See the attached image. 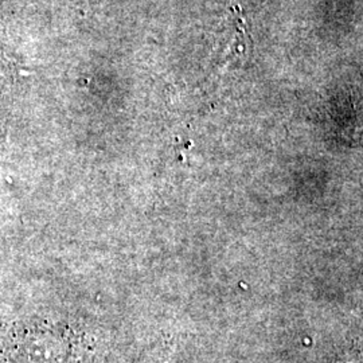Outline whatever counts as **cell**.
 <instances>
[{"mask_svg": "<svg viewBox=\"0 0 363 363\" xmlns=\"http://www.w3.org/2000/svg\"><path fill=\"white\" fill-rule=\"evenodd\" d=\"M15 70L11 58L0 52V144L4 143L7 136L9 103L13 89Z\"/></svg>", "mask_w": 363, "mask_h": 363, "instance_id": "obj_1", "label": "cell"}]
</instances>
